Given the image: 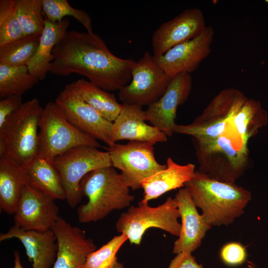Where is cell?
Wrapping results in <instances>:
<instances>
[{
  "label": "cell",
  "instance_id": "1f68e13d",
  "mask_svg": "<svg viewBox=\"0 0 268 268\" xmlns=\"http://www.w3.org/2000/svg\"><path fill=\"white\" fill-rule=\"evenodd\" d=\"M127 240V236L123 233L114 236L88 255L83 268H112L117 261L118 251Z\"/></svg>",
  "mask_w": 268,
  "mask_h": 268
},
{
  "label": "cell",
  "instance_id": "9a60e30c",
  "mask_svg": "<svg viewBox=\"0 0 268 268\" xmlns=\"http://www.w3.org/2000/svg\"><path fill=\"white\" fill-rule=\"evenodd\" d=\"M54 201L29 184L22 192L14 214V225L25 230L52 229L59 216Z\"/></svg>",
  "mask_w": 268,
  "mask_h": 268
},
{
  "label": "cell",
  "instance_id": "5b68a950",
  "mask_svg": "<svg viewBox=\"0 0 268 268\" xmlns=\"http://www.w3.org/2000/svg\"><path fill=\"white\" fill-rule=\"evenodd\" d=\"M44 108L34 98L0 127V158H9L25 166L38 155L39 124Z\"/></svg>",
  "mask_w": 268,
  "mask_h": 268
},
{
  "label": "cell",
  "instance_id": "52a82bcc",
  "mask_svg": "<svg viewBox=\"0 0 268 268\" xmlns=\"http://www.w3.org/2000/svg\"><path fill=\"white\" fill-rule=\"evenodd\" d=\"M80 145L101 146L97 139L70 123L55 102L47 103L39 124L38 155L53 163L58 155Z\"/></svg>",
  "mask_w": 268,
  "mask_h": 268
},
{
  "label": "cell",
  "instance_id": "d6986e66",
  "mask_svg": "<svg viewBox=\"0 0 268 268\" xmlns=\"http://www.w3.org/2000/svg\"><path fill=\"white\" fill-rule=\"evenodd\" d=\"M178 204L181 219L178 238L175 241L173 253H192L201 245L207 232L212 226L199 214L188 191L180 189L174 198Z\"/></svg>",
  "mask_w": 268,
  "mask_h": 268
},
{
  "label": "cell",
  "instance_id": "ffe728a7",
  "mask_svg": "<svg viewBox=\"0 0 268 268\" xmlns=\"http://www.w3.org/2000/svg\"><path fill=\"white\" fill-rule=\"evenodd\" d=\"M18 239L25 248L32 268H51L57 256L56 236L52 229L47 231L25 230L13 225L0 234V241Z\"/></svg>",
  "mask_w": 268,
  "mask_h": 268
},
{
  "label": "cell",
  "instance_id": "3957f363",
  "mask_svg": "<svg viewBox=\"0 0 268 268\" xmlns=\"http://www.w3.org/2000/svg\"><path fill=\"white\" fill-rule=\"evenodd\" d=\"M80 189L88 199L77 209L78 220L82 223L96 222L114 210L129 207L134 199L121 174L112 166L86 174L80 182Z\"/></svg>",
  "mask_w": 268,
  "mask_h": 268
},
{
  "label": "cell",
  "instance_id": "4fadbf2b",
  "mask_svg": "<svg viewBox=\"0 0 268 268\" xmlns=\"http://www.w3.org/2000/svg\"><path fill=\"white\" fill-rule=\"evenodd\" d=\"M214 30L206 26L197 37L176 45L162 55L154 57L158 65L170 78L181 73L191 74L211 52Z\"/></svg>",
  "mask_w": 268,
  "mask_h": 268
},
{
  "label": "cell",
  "instance_id": "9c48e42d",
  "mask_svg": "<svg viewBox=\"0 0 268 268\" xmlns=\"http://www.w3.org/2000/svg\"><path fill=\"white\" fill-rule=\"evenodd\" d=\"M53 164L57 170L65 193V200L75 207L83 195L80 189L82 178L96 169L112 166L108 151L87 145L73 147L57 156Z\"/></svg>",
  "mask_w": 268,
  "mask_h": 268
},
{
  "label": "cell",
  "instance_id": "8fae6325",
  "mask_svg": "<svg viewBox=\"0 0 268 268\" xmlns=\"http://www.w3.org/2000/svg\"><path fill=\"white\" fill-rule=\"evenodd\" d=\"M170 80L146 52L135 62L131 80L119 91V99L122 104L148 106L163 95Z\"/></svg>",
  "mask_w": 268,
  "mask_h": 268
},
{
  "label": "cell",
  "instance_id": "d590c367",
  "mask_svg": "<svg viewBox=\"0 0 268 268\" xmlns=\"http://www.w3.org/2000/svg\"><path fill=\"white\" fill-rule=\"evenodd\" d=\"M14 267L13 268H23L20 262V256L18 251L14 253Z\"/></svg>",
  "mask_w": 268,
  "mask_h": 268
},
{
  "label": "cell",
  "instance_id": "7402d4cb",
  "mask_svg": "<svg viewBox=\"0 0 268 268\" xmlns=\"http://www.w3.org/2000/svg\"><path fill=\"white\" fill-rule=\"evenodd\" d=\"M29 179L24 166L6 158H0V208L14 214L22 192Z\"/></svg>",
  "mask_w": 268,
  "mask_h": 268
},
{
  "label": "cell",
  "instance_id": "83f0119b",
  "mask_svg": "<svg viewBox=\"0 0 268 268\" xmlns=\"http://www.w3.org/2000/svg\"><path fill=\"white\" fill-rule=\"evenodd\" d=\"M40 36H25L0 46V63L11 66L27 65L37 53Z\"/></svg>",
  "mask_w": 268,
  "mask_h": 268
},
{
  "label": "cell",
  "instance_id": "8d00e7d4",
  "mask_svg": "<svg viewBox=\"0 0 268 268\" xmlns=\"http://www.w3.org/2000/svg\"><path fill=\"white\" fill-rule=\"evenodd\" d=\"M112 268H126L124 266L118 261L116 262Z\"/></svg>",
  "mask_w": 268,
  "mask_h": 268
},
{
  "label": "cell",
  "instance_id": "cb8c5ba5",
  "mask_svg": "<svg viewBox=\"0 0 268 268\" xmlns=\"http://www.w3.org/2000/svg\"><path fill=\"white\" fill-rule=\"evenodd\" d=\"M24 167L31 187L54 200H65L60 175L53 163L38 155Z\"/></svg>",
  "mask_w": 268,
  "mask_h": 268
},
{
  "label": "cell",
  "instance_id": "d6a6232c",
  "mask_svg": "<svg viewBox=\"0 0 268 268\" xmlns=\"http://www.w3.org/2000/svg\"><path fill=\"white\" fill-rule=\"evenodd\" d=\"M245 247L239 242H231L221 248L220 257L222 261L229 266H236L242 264L247 259Z\"/></svg>",
  "mask_w": 268,
  "mask_h": 268
},
{
  "label": "cell",
  "instance_id": "f1b7e54d",
  "mask_svg": "<svg viewBox=\"0 0 268 268\" xmlns=\"http://www.w3.org/2000/svg\"><path fill=\"white\" fill-rule=\"evenodd\" d=\"M15 6L25 36L41 35L45 25L42 0H16Z\"/></svg>",
  "mask_w": 268,
  "mask_h": 268
},
{
  "label": "cell",
  "instance_id": "277c9868",
  "mask_svg": "<svg viewBox=\"0 0 268 268\" xmlns=\"http://www.w3.org/2000/svg\"><path fill=\"white\" fill-rule=\"evenodd\" d=\"M192 139L200 172L220 182L235 184L246 171L247 144L231 129L214 138Z\"/></svg>",
  "mask_w": 268,
  "mask_h": 268
},
{
  "label": "cell",
  "instance_id": "f546056e",
  "mask_svg": "<svg viewBox=\"0 0 268 268\" xmlns=\"http://www.w3.org/2000/svg\"><path fill=\"white\" fill-rule=\"evenodd\" d=\"M44 17L51 22H59L67 16H72L92 32L91 19L84 10L72 7L67 0H42Z\"/></svg>",
  "mask_w": 268,
  "mask_h": 268
},
{
  "label": "cell",
  "instance_id": "4dcf8cb0",
  "mask_svg": "<svg viewBox=\"0 0 268 268\" xmlns=\"http://www.w3.org/2000/svg\"><path fill=\"white\" fill-rule=\"evenodd\" d=\"M16 0H0V46L25 37L16 12Z\"/></svg>",
  "mask_w": 268,
  "mask_h": 268
},
{
  "label": "cell",
  "instance_id": "44dd1931",
  "mask_svg": "<svg viewBox=\"0 0 268 268\" xmlns=\"http://www.w3.org/2000/svg\"><path fill=\"white\" fill-rule=\"evenodd\" d=\"M166 167L144 179L141 184L143 190V197L139 202L148 203L165 193L185 186L190 180L196 172L195 165L188 163L181 165L171 157L166 161Z\"/></svg>",
  "mask_w": 268,
  "mask_h": 268
},
{
  "label": "cell",
  "instance_id": "6da1fadb",
  "mask_svg": "<svg viewBox=\"0 0 268 268\" xmlns=\"http://www.w3.org/2000/svg\"><path fill=\"white\" fill-rule=\"evenodd\" d=\"M52 55L49 72L60 76L80 74L107 91H119L130 83L136 62L114 55L93 32L76 30L67 32Z\"/></svg>",
  "mask_w": 268,
  "mask_h": 268
},
{
  "label": "cell",
  "instance_id": "484cf974",
  "mask_svg": "<svg viewBox=\"0 0 268 268\" xmlns=\"http://www.w3.org/2000/svg\"><path fill=\"white\" fill-rule=\"evenodd\" d=\"M267 120V113L260 103L248 98L233 118L231 127L234 133L247 144L250 138L266 124Z\"/></svg>",
  "mask_w": 268,
  "mask_h": 268
},
{
  "label": "cell",
  "instance_id": "4316f807",
  "mask_svg": "<svg viewBox=\"0 0 268 268\" xmlns=\"http://www.w3.org/2000/svg\"><path fill=\"white\" fill-rule=\"evenodd\" d=\"M39 80L29 71L27 65L11 66L0 63V98L22 95Z\"/></svg>",
  "mask_w": 268,
  "mask_h": 268
},
{
  "label": "cell",
  "instance_id": "836d02e7",
  "mask_svg": "<svg viewBox=\"0 0 268 268\" xmlns=\"http://www.w3.org/2000/svg\"><path fill=\"white\" fill-rule=\"evenodd\" d=\"M22 95H13L0 100V127L22 106Z\"/></svg>",
  "mask_w": 268,
  "mask_h": 268
},
{
  "label": "cell",
  "instance_id": "7a4b0ae2",
  "mask_svg": "<svg viewBox=\"0 0 268 268\" xmlns=\"http://www.w3.org/2000/svg\"><path fill=\"white\" fill-rule=\"evenodd\" d=\"M184 186L212 227L233 223L244 213L252 199L251 192L243 187L216 180L199 170Z\"/></svg>",
  "mask_w": 268,
  "mask_h": 268
},
{
  "label": "cell",
  "instance_id": "8992f818",
  "mask_svg": "<svg viewBox=\"0 0 268 268\" xmlns=\"http://www.w3.org/2000/svg\"><path fill=\"white\" fill-rule=\"evenodd\" d=\"M238 89L229 88L219 92L202 113L190 124H176L173 133L199 139H211L229 131L232 121L248 99Z\"/></svg>",
  "mask_w": 268,
  "mask_h": 268
},
{
  "label": "cell",
  "instance_id": "7c38bea8",
  "mask_svg": "<svg viewBox=\"0 0 268 268\" xmlns=\"http://www.w3.org/2000/svg\"><path fill=\"white\" fill-rule=\"evenodd\" d=\"M73 126L99 139L108 146L112 145L111 122L102 117L80 96L72 82L66 85L54 102Z\"/></svg>",
  "mask_w": 268,
  "mask_h": 268
},
{
  "label": "cell",
  "instance_id": "e0dca14e",
  "mask_svg": "<svg viewBox=\"0 0 268 268\" xmlns=\"http://www.w3.org/2000/svg\"><path fill=\"white\" fill-rule=\"evenodd\" d=\"M52 230L57 245L53 268H83L88 255L96 250L93 240L60 216Z\"/></svg>",
  "mask_w": 268,
  "mask_h": 268
},
{
  "label": "cell",
  "instance_id": "603a6c76",
  "mask_svg": "<svg viewBox=\"0 0 268 268\" xmlns=\"http://www.w3.org/2000/svg\"><path fill=\"white\" fill-rule=\"evenodd\" d=\"M69 26L68 18L53 23L45 18V25L41 35L37 53L27 64L29 72L39 80L45 78L53 60V50L67 32Z\"/></svg>",
  "mask_w": 268,
  "mask_h": 268
},
{
  "label": "cell",
  "instance_id": "30bf717a",
  "mask_svg": "<svg viewBox=\"0 0 268 268\" xmlns=\"http://www.w3.org/2000/svg\"><path fill=\"white\" fill-rule=\"evenodd\" d=\"M154 144L130 141L125 144L115 143L107 148L112 167L121 170L124 182L133 190L141 188L144 179L167 166L166 164H161L156 160Z\"/></svg>",
  "mask_w": 268,
  "mask_h": 268
},
{
  "label": "cell",
  "instance_id": "e575fe53",
  "mask_svg": "<svg viewBox=\"0 0 268 268\" xmlns=\"http://www.w3.org/2000/svg\"><path fill=\"white\" fill-rule=\"evenodd\" d=\"M168 268H203L198 264L190 253H181L171 261Z\"/></svg>",
  "mask_w": 268,
  "mask_h": 268
},
{
  "label": "cell",
  "instance_id": "5bb4252c",
  "mask_svg": "<svg viewBox=\"0 0 268 268\" xmlns=\"http://www.w3.org/2000/svg\"><path fill=\"white\" fill-rule=\"evenodd\" d=\"M206 27L202 11L197 8L184 10L161 24L151 39L153 56L158 57L172 47L198 36Z\"/></svg>",
  "mask_w": 268,
  "mask_h": 268
},
{
  "label": "cell",
  "instance_id": "d4e9b609",
  "mask_svg": "<svg viewBox=\"0 0 268 268\" xmlns=\"http://www.w3.org/2000/svg\"><path fill=\"white\" fill-rule=\"evenodd\" d=\"M82 98L106 120L113 122L119 115L122 104L114 94L83 78L72 82Z\"/></svg>",
  "mask_w": 268,
  "mask_h": 268
},
{
  "label": "cell",
  "instance_id": "ac0fdd59",
  "mask_svg": "<svg viewBox=\"0 0 268 268\" xmlns=\"http://www.w3.org/2000/svg\"><path fill=\"white\" fill-rule=\"evenodd\" d=\"M142 106L122 104V110L113 122L111 140L113 143L121 140L149 142L155 144L166 142L167 136L157 128L147 124Z\"/></svg>",
  "mask_w": 268,
  "mask_h": 268
},
{
  "label": "cell",
  "instance_id": "ba28073f",
  "mask_svg": "<svg viewBox=\"0 0 268 268\" xmlns=\"http://www.w3.org/2000/svg\"><path fill=\"white\" fill-rule=\"evenodd\" d=\"M180 217L177 201L170 197L156 207L140 202L137 206H129L119 216L116 228L127 236L131 244L139 245L144 233L150 228H159L178 237L181 229Z\"/></svg>",
  "mask_w": 268,
  "mask_h": 268
},
{
  "label": "cell",
  "instance_id": "2e32d148",
  "mask_svg": "<svg viewBox=\"0 0 268 268\" xmlns=\"http://www.w3.org/2000/svg\"><path fill=\"white\" fill-rule=\"evenodd\" d=\"M192 87L190 73H181L171 78L163 95L145 110L147 121L167 136H172L177 108L187 100Z\"/></svg>",
  "mask_w": 268,
  "mask_h": 268
}]
</instances>
